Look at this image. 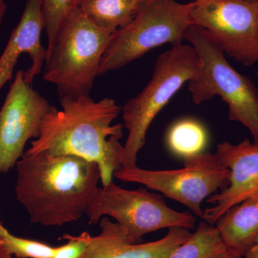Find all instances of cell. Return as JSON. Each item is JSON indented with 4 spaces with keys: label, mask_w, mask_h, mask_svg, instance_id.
<instances>
[{
    "label": "cell",
    "mask_w": 258,
    "mask_h": 258,
    "mask_svg": "<svg viewBox=\"0 0 258 258\" xmlns=\"http://www.w3.org/2000/svg\"><path fill=\"white\" fill-rule=\"evenodd\" d=\"M192 6L175 0H149L128 26L112 34L98 76L121 69L164 44L182 43L185 30L192 25Z\"/></svg>",
    "instance_id": "8992f818"
},
{
    "label": "cell",
    "mask_w": 258,
    "mask_h": 258,
    "mask_svg": "<svg viewBox=\"0 0 258 258\" xmlns=\"http://www.w3.org/2000/svg\"><path fill=\"white\" fill-rule=\"evenodd\" d=\"M51 107L18 71L0 109V174L16 165L30 139L38 138Z\"/></svg>",
    "instance_id": "30bf717a"
},
{
    "label": "cell",
    "mask_w": 258,
    "mask_h": 258,
    "mask_svg": "<svg viewBox=\"0 0 258 258\" xmlns=\"http://www.w3.org/2000/svg\"><path fill=\"white\" fill-rule=\"evenodd\" d=\"M15 166L17 200L32 223L46 227L82 218L101 180L96 163L76 156L24 153Z\"/></svg>",
    "instance_id": "7a4b0ae2"
},
{
    "label": "cell",
    "mask_w": 258,
    "mask_h": 258,
    "mask_svg": "<svg viewBox=\"0 0 258 258\" xmlns=\"http://www.w3.org/2000/svg\"><path fill=\"white\" fill-rule=\"evenodd\" d=\"M86 215L91 225L106 216L114 219L134 243L149 232L161 229L195 228L196 217L189 212L175 211L168 207L164 197L143 187L123 189L112 181L98 187Z\"/></svg>",
    "instance_id": "52a82bcc"
},
{
    "label": "cell",
    "mask_w": 258,
    "mask_h": 258,
    "mask_svg": "<svg viewBox=\"0 0 258 258\" xmlns=\"http://www.w3.org/2000/svg\"><path fill=\"white\" fill-rule=\"evenodd\" d=\"M149 0H75V5L98 28L108 33L124 28Z\"/></svg>",
    "instance_id": "9a60e30c"
},
{
    "label": "cell",
    "mask_w": 258,
    "mask_h": 258,
    "mask_svg": "<svg viewBox=\"0 0 258 258\" xmlns=\"http://www.w3.org/2000/svg\"><path fill=\"white\" fill-rule=\"evenodd\" d=\"M184 166L174 170H147L139 166L122 168L113 176L123 182L143 184L166 198L175 200L203 219L202 204L229 184L230 170L216 154L199 153L184 158Z\"/></svg>",
    "instance_id": "ba28073f"
},
{
    "label": "cell",
    "mask_w": 258,
    "mask_h": 258,
    "mask_svg": "<svg viewBox=\"0 0 258 258\" xmlns=\"http://www.w3.org/2000/svg\"><path fill=\"white\" fill-rule=\"evenodd\" d=\"M0 249L18 258H53L55 247L16 237L0 223Z\"/></svg>",
    "instance_id": "ac0fdd59"
},
{
    "label": "cell",
    "mask_w": 258,
    "mask_h": 258,
    "mask_svg": "<svg viewBox=\"0 0 258 258\" xmlns=\"http://www.w3.org/2000/svg\"><path fill=\"white\" fill-rule=\"evenodd\" d=\"M207 139L203 125L189 119L177 122L168 134V144L171 152L183 159L203 152Z\"/></svg>",
    "instance_id": "e0dca14e"
},
{
    "label": "cell",
    "mask_w": 258,
    "mask_h": 258,
    "mask_svg": "<svg viewBox=\"0 0 258 258\" xmlns=\"http://www.w3.org/2000/svg\"><path fill=\"white\" fill-rule=\"evenodd\" d=\"M184 39L198 55V69L188 81L194 103L221 97L230 120L242 123L258 144V88L230 66L220 44L205 29L192 24L185 30Z\"/></svg>",
    "instance_id": "277c9868"
},
{
    "label": "cell",
    "mask_w": 258,
    "mask_h": 258,
    "mask_svg": "<svg viewBox=\"0 0 258 258\" xmlns=\"http://www.w3.org/2000/svg\"><path fill=\"white\" fill-rule=\"evenodd\" d=\"M215 225L227 249L243 257L258 237V194L228 209Z\"/></svg>",
    "instance_id": "5bb4252c"
},
{
    "label": "cell",
    "mask_w": 258,
    "mask_h": 258,
    "mask_svg": "<svg viewBox=\"0 0 258 258\" xmlns=\"http://www.w3.org/2000/svg\"><path fill=\"white\" fill-rule=\"evenodd\" d=\"M75 6V0H43L44 30L47 37V51L53 45L57 32L70 11Z\"/></svg>",
    "instance_id": "d6986e66"
},
{
    "label": "cell",
    "mask_w": 258,
    "mask_h": 258,
    "mask_svg": "<svg viewBox=\"0 0 258 258\" xmlns=\"http://www.w3.org/2000/svg\"><path fill=\"white\" fill-rule=\"evenodd\" d=\"M0 258H13V256L10 255V254L6 253V252H4V251L0 249Z\"/></svg>",
    "instance_id": "cb8c5ba5"
},
{
    "label": "cell",
    "mask_w": 258,
    "mask_h": 258,
    "mask_svg": "<svg viewBox=\"0 0 258 258\" xmlns=\"http://www.w3.org/2000/svg\"><path fill=\"white\" fill-rule=\"evenodd\" d=\"M68 242L60 247H55L53 258H81L91 242V235L83 232L79 236L63 235Z\"/></svg>",
    "instance_id": "ffe728a7"
},
{
    "label": "cell",
    "mask_w": 258,
    "mask_h": 258,
    "mask_svg": "<svg viewBox=\"0 0 258 258\" xmlns=\"http://www.w3.org/2000/svg\"><path fill=\"white\" fill-rule=\"evenodd\" d=\"M244 258H258V237L252 247L249 249V250L246 252L243 256Z\"/></svg>",
    "instance_id": "44dd1931"
},
{
    "label": "cell",
    "mask_w": 258,
    "mask_h": 258,
    "mask_svg": "<svg viewBox=\"0 0 258 258\" xmlns=\"http://www.w3.org/2000/svg\"><path fill=\"white\" fill-rule=\"evenodd\" d=\"M61 110L52 106L42 120L38 138L27 154L76 156L96 163L103 186L123 167V125H113L121 108L112 98L93 101L90 96L60 98Z\"/></svg>",
    "instance_id": "6da1fadb"
},
{
    "label": "cell",
    "mask_w": 258,
    "mask_h": 258,
    "mask_svg": "<svg viewBox=\"0 0 258 258\" xmlns=\"http://www.w3.org/2000/svg\"><path fill=\"white\" fill-rule=\"evenodd\" d=\"M101 233L92 237L81 258H168L191 235L187 229L171 227L163 238L134 243L116 222L105 217L100 221Z\"/></svg>",
    "instance_id": "7c38bea8"
},
{
    "label": "cell",
    "mask_w": 258,
    "mask_h": 258,
    "mask_svg": "<svg viewBox=\"0 0 258 258\" xmlns=\"http://www.w3.org/2000/svg\"><path fill=\"white\" fill-rule=\"evenodd\" d=\"M227 251L217 227L205 221L168 258H223Z\"/></svg>",
    "instance_id": "2e32d148"
},
{
    "label": "cell",
    "mask_w": 258,
    "mask_h": 258,
    "mask_svg": "<svg viewBox=\"0 0 258 258\" xmlns=\"http://www.w3.org/2000/svg\"><path fill=\"white\" fill-rule=\"evenodd\" d=\"M111 37L75 5L47 51L44 81L60 98L89 96Z\"/></svg>",
    "instance_id": "3957f363"
},
{
    "label": "cell",
    "mask_w": 258,
    "mask_h": 258,
    "mask_svg": "<svg viewBox=\"0 0 258 258\" xmlns=\"http://www.w3.org/2000/svg\"><path fill=\"white\" fill-rule=\"evenodd\" d=\"M198 55L191 45L179 44L159 56L152 77L138 96L122 108V118L128 135L123 146L122 168L137 166L139 152L153 120L186 81L193 77Z\"/></svg>",
    "instance_id": "5b68a950"
},
{
    "label": "cell",
    "mask_w": 258,
    "mask_h": 258,
    "mask_svg": "<svg viewBox=\"0 0 258 258\" xmlns=\"http://www.w3.org/2000/svg\"><path fill=\"white\" fill-rule=\"evenodd\" d=\"M7 5L4 0H0V25L3 23V19L6 13Z\"/></svg>",
    "instance_id": "7402d4cb"
},
{
    "label": "cell",
    "mask_w": 258,
    "mask_h": 258,
    "mask_svg": "<svg viewBox=\"0 0 258 258\" xmlns=\"http://www.w3.org/2000/svg\"><path fill=\"white\" fill-rule=\"evenodd\" d=\"M215 154L230 170V177L225 189L207 200L214 206L204 210L203 219L213 225L228 209L258 194V144L247 139L236 145L222 142Z\"/></svg>",
    "instance_id": "8fae6325"
},
{
    "label": "cell",
    "mask_w": 258,
    "mask_h": 258,
    "mask_svg": "<svg viewBox=\"0 0 258 258\" xmlns=\"http://www.w3.org/2000/svg\"><path fill=\"white\" fill-rule=\"evenodd\" d=\"M242 254L239 253V252H236L235 250L232 249H227V252H226L225 257L223 258H242Z\"/></svg>",
    "instance_id": "603a6c76"
},
{
    "label": "cell",
    "mask_w": 258,
    "mask_h": 258,
    "mask_svg": "<svg viewBox=\"0 0 258 258\" xmlns=\"http://www.w3.org/2000/svg\"><path fill=\"white\" fill-rule=\"evenodd\" d=\"M191 19L227 55L244 66L258 62V0H195Z\"/></svg>",
    "instance_id": "9c48e42d"
},
{
    "label": "cell",
    "mask_w": 258,
    "mask_h": 258,
    "mask_svg": "<svg viewBox=\"0 0 258 258\" xmlns=\"http://www.w3.org/2000/svg\"><path fill=\"white\" fill-rule=\"evenodd\" d=\"M42 4L43 0H27L20 22L0 57V91L13 78L15 66L24 53L28 54L32 60L30 69L23 71L25 81L32 84L34 79L41 74L47 57V49L41 42Z\"/></svg>",
    "instance_id": "4fadbf2b"
}]
</instances>
